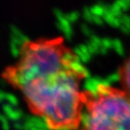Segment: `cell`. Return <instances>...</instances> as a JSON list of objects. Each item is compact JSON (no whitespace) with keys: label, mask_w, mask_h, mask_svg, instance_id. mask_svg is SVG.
I'll use <instances>...</instances> for the list:
<instances>
[{"label":"cell","mask_w":130,"mask_h":130,"mask_svg":"<svg viewBox=\"0 0 130 130\" xmlns=\"http://www.w3.org/2000/svg\"><path fill=\"white\" fill-rule=\"evenodd\" d=\"M87 76L79 57L61 36L25 41L17 59L2 72L29 111L50 130H79Z\"/></svg>","instance_id":"cell-1"},{"label":"cell","mask_w":130,"mask_h":130,"mask_svg":"<svg viewBox=\"0 0 130 130\" xmlns=\"http://www.w3.org/2000/svg\"><path fill=\"white\" fill-rule=\"evenodd\" d=\"M79 130H130V95L121 88L99 83L83 89Z\"/></svg>","instance_id":"cell-2"},{"label":"cell","mask_w":130,"mask_h":130,"mask_svg":"<svg viewBox=\"0 0 130 130\" xmlns=\"http://www.w3.org/2000/svg\"><path fill=\"white\" fill-rule=\"evenodd\" d=\"M121 89L130 95V55L121 65L118 72Z\"/></svg>","instance_id":"cell-3"}]
</instances>
